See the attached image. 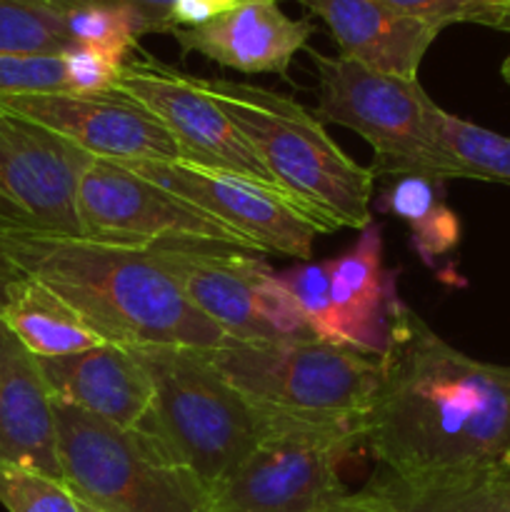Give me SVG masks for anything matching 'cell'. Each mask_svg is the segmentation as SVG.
I'll use <instances>...</instances> for the list:
<instances>
[{
    "label": "cell",
    "instance_id": "cell-1",
    "mask_svg": "<svg viewBox=\"0 0 510 512\" xmlns=\"http://www.w3.org/2000/svg\"><path fill=\"white\" fill-rule=\"evenodd\" d=\"M360 445L398 475L510 468V368L470 358L395 300Z\"/></svg>",
    "mask_w": 510,
    "mask_h": 512
},
{
    "label": "cell",
    "instance_id": "cell-2",
    "mask_svg": "<svg viewBox=\"0 0 510 512\" xmlns=\"http://www.w3.org/2000/svg\"><path fill=\"white\" fill-rule=\"evenodd\" d=\"M0 253L73 305L105 343L213 350L230 343L155 260L153 250L85 238L0 233Z\"/></svg>",
    "mask_w": 510,
    "mask_h": 512
},
{
    "label": "cell",
    "instance_id": "cell-3",
    "mask_svg": "<svg viewBox=\"0 0 510 512\" xmlns=\"http://www.w3.org/2000/svg\"><path fill=\"white\" fill-rule=\"evenodd\" d=\"M245 135L275 185L325 230L373 223L375 170L355 163L305 105L263 85L198 78Z\"/></svg>",
    "mask_w": 510,
    "mask_h": 512
},
{
    "label": "cell",
    "instance_id": "cell-4",
    "mask_svg": "<svg viewBox=\"0 0 510 512\" xmlns=\"http://www.w3.org/2000/svg\"><path fill=\"white\" fill-rule=\"evenodd\" d=\"M260 428H358L378 380V358L310 340L238 343L205 350Z\"/></svg>",
    "mask_w": 510,
    "mask_h": 512
},
{
    "label": "cell",
    "instance_id": "cell-5",
    "mask_svg": "<svg viewBox=\"0 0 510 512\" xmlns=\"http://www.w3.org/2000/svg\"><path fill=\"white\" fill-rule=\"evenodd\" d=\"M150 378V408L135 430L205 493L260 440V420L210 365L205 350L178 345L130 348Z\"/></svg>",
    "mask_w": 510,
    "mask_h": 512
},
{
    "label": "cell",
    "instance_id": "cell-6",
    "mask_svg": "<svg viewBox=\"0 0 510 512\" xmlns=\"http://www.w3.org/2000/svg\"><path fill=\"white\" fill-rule=\"evenodd\" d=\"M318 73L320 123L358 133L375 153V178L423 175L430 180L465 178L460 165L435 143L430 105L418 78L378 73L358 60L310 50Z\"/></svg>",
    "mask_w": 510,
    "mask_h": 512
},
{
    "label": "cell",
    "instance_id": "cell-7",
    "mask_svg": "<svg viewBox=\"0 0 510 512\" xmlns=\"http://www.w3.org/2000/svg\"><path fill=\"white\" fill-rule=\"evenodd\" d=\"M63 483L103 512H208V493L140 430L53 400Z\"/></svg>",
    "mask_w": 510,
    "mask_h": 512
},
{
    "label": "cell",
    "instance_id": "cell-8",
    "mask_svg": "<svg viewBox=\"0 0 510 512\" xmlns=\"http://www.w3.org/2000/svg\"><path fill=\"white\" fill-rule=\"evenodd\" d=\"M358 445V428H263L208 493V512H333L348 493L340 465Z\"/></svg>",
    "mask_w": 510,
    "mask_h": 512
},
{
    "label": "cell",
    "instance_id": "cell-9",
    "mask_svg": "<svg viewBox=\"0 0 510 512\" xmlns=\"http://www.w3.org/2000/svg\"><path fill=\"white\" fill-rule=\"evenodd\" d=\"M78 220L80 238L120 248L190 243L258 253L228 225L113 160L93 158L80 175Z\"/></svg>",
    "mask_w": 510,
    "mask_h": 512
},
{
    "label": "cell",
    "instance_id": "cell-10",
    "mask_svg": "<svg viewBox=\"0 0 510 512\" xmlns=\"http://www.w3.org/2000/svg\"><path fill=\"white\" fill-rule=\"evenodd\" d=\"M93 155L53 130L0 115V233L80 238L78 183Z\"/></svg>",
    "mask_w": 510,
    "mask_h": 512
},
{
    "label": "cell",
    "instance_id": "cell-11",
    "mask_svg": "<svg viewBox=\"0 0 510 512\" xmlns=\"http://www.w3.org/2000/svg\"><path fill=\"white\" fill-rule=\"evenodd\" d=\"M150 183L170 190L243 235L260 255L280 253L308 263L313 243L328 233L318 220L300 210L285 193L240 175L203 168L188 160H128L118 163Z\"/></svg>",
    "mask_w": 510,
    "mask_h": 512
},
{
    "label": "cell",
    "instance_id": "cell-12",
    "mask_svg": "<svg viewBox=\"0 0 510 512\" xmlns=\"http://www.w3.org/2000/svg\"><path fill=\"white\" fill-rule=\"evenodd\" d=\"M115 90L138 100L168 130L180 160L280 190L245 135L200 88L195 75L180 73L158 60H125Z\"/></svg>",
    "mask_w": 510,
    "mask_h": 512
},
{
    "label": "cell",
    "instance_id": "cell-13",
    "mask_svg": "<svg viewBox=\"0 0 510 512\" xmlns=\"http://www.w3.org/2000/svg\"><path fill=\"white\" fill-rule=\"evenodd\" d=\"M0 108L53 130L100 160L128 163L180 158L168 130L138 100L115 88L103 93L0 95Z\"/></svg>",
    "mask_w": 510,
    "mask_h": 512
},
{
    "label": "cell",
    "instance_id": "cell-14",
    "mask_svg": "<svg viewBox=\"0 0 510 512\" xmlns=\"http://www.w3.org/2000/svg\"><path fill=\"white\" fill-rule=\"evenodd\" d=\"M313 30V20L290 18L280 0H240L208 23L170 30V38L183 55L198 53L238 73L288 78L290 63Z\"/></svg>",
    "mask_w": 510,
    "mask_h": 512
},
{
    "label": "cell",
    "instance_id": "cell-15",
    "mask_svg": "<svg viewBox=\"0 0 510 512\" xmlns=\"http://www.w3.org/2000/svg\"><path fill=\"white\" fill-rule=\"evenodd\" d=\"M165 273L178 283L200 315L238 343L278 340L255 313L253 275L260 258L223 245H165L150 248Z\"/></svg>",
    "mask_w": 510,
    "mask_h": 512
},
{
    "label": "cell",
    "instance_id": "cell-16",
    "mask_svg": "<svg viewBox=\"0 0 510 512\" xmlns=\"http://www.w3.org/2000/svg\"><path fill=\"white\" fill-rule=\"evenodd\" d=\"M53 400L118 428H135L150 408V378L125 345L103 343L65 358H38Z\"/></svg>",
    "mask_w": 510,
    "mask_h": 512
},
{
    "label": "cell",
    "instance_id": "cell-17",
    "mask_svg": "<svg viewBox=\"0 0 510 512\" xmlns=\"http://www.w3.org/2000/svg\"><path fill=\"white\" fill-rule=\"evenodd\" d=\"M0 463L63 480L53 395L35 355L0 318Z\"/></svg>",
    "mask_w": 510,
    "mask_h": 512
},
{
    "label": "cell",
    "instance_id": "cell-18",
    "mask_svg": "<svg viewBox=\"0 0 510 512\" xmlns=\"http://www.w3.org/2000/svg\"><path fill=\"white\" fill-rule=\"evenodd\" d=\"M318 15L333 33L343 58L378 73L418 78L420 63L440 28L408 18L380 0H295Z\"/></svg>",
    "mask_w": 510,
    "mask_h": 512
},
{
    "label": "cell",
    "instance_id": "cell-19",
    "mask_svg": "<svg viewBox=\"0 0 510 512\" xmlns=\"http://www.w3.org/2000/svg\"><path fill=\"white\" fill-rule=\"evenodd\" d=\"M333 512H510V468L398 475L383 470Z\"/></svg>",
    "mask_w": 510,
    "mask_h": 512
},
{
    "label": "cell",
    "instance_id": "cell-20",
    "mask_svg": "<svg viewBox=\"0 0 510 512\" xmlns=\"http://www.w3.org/2000/svg\"><path fill=\"white\" fill-rule=\"evenodd\" d=\"M330 295L345 348L378 358L385 348V325L395 295V275L383 265V230L368 223L358 240L330 258Z\"/></svg>",
    "mask_w": 510,
    "mask_h": 512
},
{
    "label": "cell",
    "instance_id": "cell-21",
    "mask_svg": "<svg viewBox=\"0 0 510 512\" xmlns=\"http://www.w3.org/2000/svg\"><path fill=\"white\" fill-rule=\"evenodd\" d=\"M0 318L35 358H65L105 343L73 305L28 275L13 288Z\"/></svg>",
    "mask_w": 510,
    "mask_h": 512
},
{
    "label": "cell",
    "instance_id": "cell-22",
    "mask_svg": "<svg viewBox=\"0 0 510 512\" xmlns=\"http://www.w3.org/2000/svg\"><path fill=\"white\" fill-rule=\"evenodd\" d=\"M383 213L403 220L413 235V250L425 265L435 268V260L458 245L460 220L443 203L438 180L423 175H398L375 198Z\"/></svg>",
    "mask_w": 510,
    "mask_h": 512
},
{
    "label": "cell",
    "instance_id": "cell-23",
    "mask_svg": "<svg viewBox=\"0 0 510 512\" xmlns=\"http://www.w3.org/2000/svg\"><path fill=\"white\" fill-rule=\"evenodd\" d=\"M433 138L463 170L465 180L510 183V138L430 105Z\"/></svg>",
    "mask_w": 510,
    "mask_h": 512
},
{
    "label": "cell",
    "instance_id": "cell-24",
    "mask_svg": "<svg viewBox=\"0 0 510 512\" xmlns=\"http://www.w3.org/2000/svg\"><path fill=\"white\" fill-rule=\"evenodd\" d=\"M83 0H0V53L63 55L73 50L68 13Z\"/></svg>",
    "mask_w": 510,
    "mask_h": 512
},
{
    "label": "cell",
    "instance_id": "cell-25",
    "mask_svg": "<svg viewBox=\"0 0 510 512\" xmlns=\"http://www.w3.org/2000/svg\"><path fill=\"white\" fill-rule=\"evenodd\" d=\"M0 505L8 512H83L63 480L13 463H0Z\"/></svg>",
    "mask_w": 510,
    "mask_h": 512
},
{
    "label": "cell",
    "instance_id": "cell-26",
    "mask_svg": "<svg viewBox=\"0 0 510 512\" xmlns=\"http://www.w3.org/2000/svg\"><path fill=\"white\" fill-rule=\"evenodd\" d=\"M278 275L283 280L285 288L293 293L298 300L300 310H303L305 320H308L310 330L318 340L333 345H345L343 335H340L338 318H335L333 295H330V263H308L295 265V268L280 270Z\"/></svg>",
    "mask_w": 510,
    "mask_h": 512
},
{
    "label": "cell",
    "instance_id": "cell-27",
    "mask_svg": "<svg viewBox=\"0 0 510 512\" xmlns=\"http://www.w3.org/2000/svg\"><path fill=\"white\" fill-rule=\"evenodd\" d=\"M388 8L435 28L473 23L510 33V0H380Z\"/></svg>",
    "mask_w": 510,
    "mask_h": 512
},
{
    "label": "cell",
    "instance_id": "cell-28",
    "mask_svg": "<svg viewBox=\"0 0 510 512\" xmlns=\"http://www.w3.org/2000/svg\"><path fill=\"white\" fill-rule=\"evenodd\" d=\"M253 295H255V313L263 320L265 328L278 340H310L315 338L300 310L298 300L293 298L283 280L270 270L263 260H258L253 275Z\"/></svg>",
    "mask_w": 510,
    "mask_h": 512
},
{
    "label": "cell",
    "instance_id": "cell-29",
    "mask_svg": "<svg viewBox=\"0 0 510 512\" xmlns=\"http://www.w3.org/2000/svg\"><path fill=\"white\" fill-rule=\"evenodd\" d=\"M63 55L0 53V95L68 93Z\"/></svg>",
    "mask_w": 510,
    "mask_h": 512
},
{
    "label": "cell",
    "instance_id": "cell-30",
    "mask_svg": "<svg viewBox=\"0 0 510 512\" xmlns=\"http://www.w3.org/2000/svg\"><path fill=\"white\" fill-rule=\"evenodd\" d=\"M68 73V93H103L113 90L125 60L93 48H73L63 53Z\"/></svg>",
    "mask_w": 510,
    "mask_h": 512
},
{
    "label": "cell",
    "instance_id": "cell-31",
    "mask_svg": "<svg viewBox=\"0 0 510 512\" xmlns=\"http://www.w3.org/2000/svg\"><path fill=\"white\" fill-rule=\"evenodd\" d=\"M138 15L148 33H170V13L178 0H98Z\"/></svg>",
    "mask_w": 510,
    "mask_h": 512
},
{
    "label": "cell",
    "instance_id": "cell-32",
    "mask_svg": "<svg viewBox=\"0 0 510 512\" xmlns=\"http://www.w3.org/2000/svg\"><path fill=\"white\" fill-rule=\"evenodd\" d=\"M23 278L25 275L20 273L13 263H10V258H5V255L0 253V315H3L5 305H8V298H10V293H13V288Z\"/></svg>",
    "mask_w": 510,
    "mask_h": 512
},
{
    "label": "cell",
    "instance_id": "cell-33",
    "mask_svg": "<svg viewBox=\"0 0 510 512\" xmlns=\"http://www.w3.org/2000/svg\"><path fill=\"white\" fill-rule=\"evenodd\" d=\"M500 73H503L505 83L510 85V55H508V58H505V63H503V68H500Z\"/></svg>",
    "mask_w": 510,
    "mask_h": 512
},
{
    "label": "cell",
    "instance_id": "cell-34",
    "mask_svg": "<svg viewBox=\"0 0 510 512\" xmlns=\"http://www.w3.org/2000/svg\"><path fill=\"white\" fill-rule=\"evenodd\" d=\"M80 503V510L83 512H103V510H98V508H93V505H88V503H83V500H78Z\"/></svg>",
    "mask_w": 510,
    "mask_h": 512
},
{
    "label": "cell",
    "instance_id": "cell-35",
    "mask_svg": "<svg viewBox=\"0 0 510 512\" xmlns=\"http://www.w3.org/2000/svg\"><path fill=\"white\" fill-rule=\"evenodd\" d=\"M0 115H3V108H0Z\"/></svg>",
    "mask_w": 510,
    "mask_h": 512
}]
</instances>
